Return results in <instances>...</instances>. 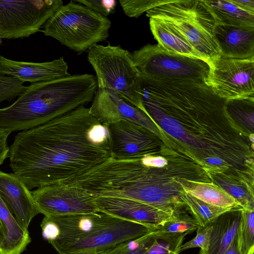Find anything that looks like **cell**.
<instances>
[{"label":"cell","instance_id":"19","mask_svg":"<svg viewBox=\"0 0 254 254\" xmlns=\"http://www.w3.org/2000/svg\"><path fill=\"white\" fill-rule=\"evenodd\" d=\"M46 216L55 222L59 229L58 237L50 243L53 247L78 239L92 230L109 222L114 217L102 212Z\"/></svg>","mask_w":254,"mask_h":254},{"label":"cell","instance_id":"15","mask_svg":"<svg viewBox=\"0 0 254 254\" xmlns=\"http://www.w3.org/2000/svg\"><path fill=\"white\" fill-rule=\"evenodd\" d=\"M95 203L100 212L148 226L154 230L176 215L133 199L114 196H97Z\"/></svg>","mask_w":254,"mask_h":254},{"label":"cell","instance_id":"28","mask_svg":"<svg viewBox=\"0 0 254 254\" xmlns=\"http://www.w3.org/2000/svg\"><path fill=\"white\" fill-rule=\"evenodd\" d=\"M236 236L241 254H254V210L242 208Z\"/></svg>","mask_w":254,"mask_h":254},{"label":"cell","instance_id":"3","mask_svg":"<svg viewBox=\"0 0 254 254\" xmlns=\"http://www.w3.org/2000/svg\"><path fill=\"white\" fill-rule=\"evenodd\" d=\"M64 184L80 187L97 196L129 198L174 212L180 203L177 177L169 164L148 165L144 157L113 158Z\"/></svg>","mask_w":254,"mask_h":254},{"label":"cell","instance_id":"11","mask_svg":"<svg viewBox=\"0 0 254 254\" xmlns=\"http://www.w3.org/2000/svg\"><path fill=\"white\" fill-rule=\"evenodd\" d=\"M206 83L225 100L254 98V57L246 59L219 56L209 63Z\"/></svg>","mask_w":254,"mask_h":254},{"label":"cell","instance_id":"4","mask_svg":"<svg viewBox=\"0 0 254 254\" xmlns=\"http://www.w3.org/2000/svg\"><path fill=\"white\" fill-rule=\"evenodd\" d=\"M97 89L96 76L89 74L31 84L13 103L0 108V128L11 132L43 125L92 101Z\"/></svg>","mask_w":254,"mask_h":254},{"label":"cell","instance_id":"1","mask_svg":"<svg viewBox=\"0 0 254 254\" xmlns=\"http://www.w3.org/2000/svg\"><path fill=\"white\" fill-rule=\"evenodd\" d=\"M226 101L195 79H154L141 97L143 111L159 131L209 174L239 170L250 151Z\"/></svg>","mask_w":254,"mask_h":254},{"label":"cell","instance_id":"39","mask_svg":"<svg viewBox=\"0 0 254 254\" xmlns=\"http://www.w3.org/2000/svg\"><path fill=\"white\" fill-rule=\"evenodd\" d=\"M1 38H0V44L1 43Z\"/></svg>","mask_w":254,"mask_h":254},{"label":"cell","instance_id":"13","mask_svg":"<svg viewBox=\"0 0 254 254\" xmlns=\"http://www.w3.org/2000/svg\"><path fill=\"white\" fill-rule=\"evenodd\" d=\"M106 127L114 159L138 158L161 152L163 146L161 138L142 126L120 121Z\"/></svg>","mask_w":254,"mask_h":254},{"label":"cell","instance_id":"27","mask_svg":"<svg viewBox=\"0 0 254 254\" xmlns=\"http://www.w3.org/2000/svg\"><path fill=\"white\" fill-rule=\"evenodd\" d=\"M225 107L228 115L236 125L240 123L239 128L242 130V126L244 125L243 128L247 130L249 137L254 135V98L226 100Z\"/></svg>","mask_w":254,"mask_h":254},{"label":"cell","instance_id":"6","mask_svg":"<svg viewBox=\"0 0 254 254\" xmlns=\"http://www.w3.org/2000/svg\"><path fill=\"white\" fill-rule=\"evenodd\" d=\"M111 21L88 7L71 0L63 5L44 24L43 32L82 54L106 40Z\"/></svg>","mask_w":254,"mask_h":254},{"label":"cell","instance_id":"29","mask_svg":"<svg viewBox=\"0 0 254 254\" xmlns=\"http://www.w3.org/2000/svg\"><path fill=\"white\" fill-rule=\"evenodd\" d=\"M154 232L155 240L144 254H181V247L187 234H164L155 231Z\"/></svg>","mask_w":254,"mask_h":254},{"label":"cell","instance_id":"35","mask_svg":"<svg viewBox=\"0 0 254 254\" xmlns=\"http://www.w3.org/2000/svg\"><path fill=\"white\" fill-rule=\"evenodd\" d=\"M146 235L120 243L100 254H129L140 246Z\"/></svg>","mask_w":254,"mask_h":254},{"label":"cell","instance_id":"18","mask_svg":"<svg viewBox=\"0 0 254 254\" xmlns=\"http://www.w3.org/2000/svg\"><path fill=\"white\" fill-rule=\"evenodd\" d=\"M213 38L221 57L238 59L254 57V27L216 24Z\"/></svg>","mask_w":254,"mask_h":254},{"label":"cell","instance_id":"31","mask_svg":"<svg viewBox=\"0 0 254 254\" xmlns=\"http://www.w3.org/2000/svg\"><path fill=\"white\" fill-rule=\"evenodd\" d=\"M172 0H120L119 3L125 14L129 17L138 18L143 13Z\"/></svg>","mask_w":254,"mask_h":254},{"label":"cell","instance_id":"2","mask_svg":"<svg viewBox=\"0 0 254 254\" xmlns=\"http://www.w3.org/2000/svg\"><path fill=\"white\" fill-rule=\"evenodd\" d=\"M8 157L13 173L30 190L66 183L112 156L107 127L82 106L18 133Z\"/></svg>","mask_w":254,"mask_h":254},{"label":"cell","instance_id":"5","mask_svg":"<svg viewBox=\"0 0 254 254\" xmlns=\"http://www.w3.org/2000/svg\"><path fill=\"white\" fill-rule=\"evenodd\" d=\"M146 16L175 28L208 63L220 56L213 38L215 20L203 0H172L148 10Z\"/></svg>","mask_w":254,"mask_h":254},{"label":"cell","instance_id":"16","mask_svg":"<svg viewBox=\"0 0 254 254\" xmlns=\"http://www.w3.org/2000/svg\"><path fill=\"white\" fill-rule=\"evenodd\" d=\"M0 197L19 224L28 230L32 219L40 213L24 182L13 173L0 171Z\"/></svg>","mask_w":254,"mask_h":254},{"label":"cell","instance_id":"12","mask_svg":"<svg viewBox=\"0 0 254 254\" xmlns=\"http://www.w3.org/2000/svg\"><path fill=\"white\" fill-rule=\"evenodd\" d=\"M40 213L44 216L89 214L100 212L95 194L77 186L54 184L31 191Z\"/></svg>","mask_w":254,"mask_h":254},{"label":"cell","instance_id":"26","mask_svg":"<svg viewBox=\"0 0 254 254\" xmlns=\"http://www.w3.org/2000/svg\"><path fill=\"white\" fill-rule=\"evenodd\" d=\"M180 196L187 208L202 227L210 225L222 214L234 209L208 204L186 192L183 190L180 191Z\"/></svg>","mask_w":254,"mask_h":254},{"label":"cell","instance_id":"8","mask_svg":"<svg viewBox=\"0 0 254 254\" xmlns=\"http://www.w3.org/2000/svg\"><path fill=\"white\" fill-rule=\"evenodd\" d=\"M132 61L140 74L149 77L202 80L206 82L210 66L206 61L148 44L134 51Z\"/></svg>","mask_w":254,"mask_h":254},{"label":"cell","instance_id":"34","mask_svg":"<svg viewBox=\"0 0 254 254\" xmlns=\"http://www.w3.org/2000/svg\"><path fill=\"white\" fill-rule=\"evenodd\" d=\"M95 12L104 16L116 12L117 1L115 0H73Z\"/></svg>","mask_w":254,"mask_h":254},{"label":"cell","instance_id":"38","mask_svg":"<svg viewBox=\"0 0 254 254\" xmlns=\"http://www.w3.org/2000/svg\"><path fill=\"white\" fill-rule=\"evenodd\" d=\"M223 254H241L239 251L236 236Z\"/></svg>","mask_w":254,"mask_h":254},{"label":"cell","instance_id":"32","mask_svg":"<svg viewBox=\"0 0 254 254\" xmlns=\"http://www.w3.org/2000/svg\"><path fill=\"white\" fill-rule=\"evenodd\" d=\"M27 88L13 77L0 75V103L18 97Z\"/></svg>","mask_w":254,"mask_h":254},{"label":"cell","instance_id":"25","mask_svg":"<svg viewBox=\"0 0 254 254\" xmlns=\"http://www.w3.org/2000/svg\"><path fill=\"white\" fill-rule=\"evenodd\" d=\"M209 176L212 182L233 197L242 208L254 210V181L222 174Z\"/></svg>","mask_w":254,"mask_h":254},{"label":"cell","instance_id":"17","mask_svg":"<svg viewBox=\"0 0 254 254\" xmlns=\"http://www.w3.org/2000/svg\"><path fill=\"white\" fill-rule=\"evenodd\" d=\"M68 66L63 57L51 62H19L0 55V75L16 78L31 84L47 81L70 75Z\"/></svg>","mask_w":254,"mask_h":254},{"label":"cell","instance_id":"10","mask_svg":"<svg viewBox=\"0 0 254 254\" xmlns=\"http://www.w3.org/2000/svg\"><path fill=\"white\" fill-rule=\"evenodd\" d=\"M154 231L143 224L116 217L80 237L53 247L59 254H100L124 241L142 237Z\"/></svg>","mask_w":254,"mask_h":254},{"label":"cell","instance_id":"23","mask_svg":"<svg viewBox=\"0 0 254 254\" xmlns=\"http://www.w3.org/2000/svg\"><path fill=\"white\" fill-rule=\"evenodd\" d=\"M180 184L184 191L208 204L224 208H242L233 197L212 182L183 179Z\"/></svg>","mask_w":254,"mask_h":254},{"label":"cell","instance_id":"37","mask_svg":"<svg viewBox=\"0 0 254 254\" xmlns=\"http://www.w3.org/2000/svg\"><path fill=\"white\" fill-rule=\"evenodd\" d=\"M232 1L240 8L254 14V0H231Z\"/></svg>","mask_w":254,"mask_h":254},{"label":"cell","instance_id":"9","mask_svg":"<svg viewBox=\"0 0 254 254\" xmlns=\"http://www.w3.org/2000/svg\"><path fill=\"white\" fill-rule=\"evenodd\" d=\"M64 4L61 0H0V38H27Z\"/></svg>","mask_w":254,"mask_h":254},{"label":"cell","instance_id":"30","mask_svg":"<svg viewBox=\"0 0 254 254\" xmlns=\"http://www.w3.org/2000/svg\"><path fill=\"white\" fill-rule=\"evenodd\" d=\"M200 226L197 220L188 215L186 211L176 218L166 222L154 231L159 233L174 234L185 233L191 234Z\"/></svg>","mask_w":254,"mask_h":254},{"label":"cell","instance_id":"7","mask_svg":"<svg viewBox=\"0 0 254 254\" xmlns=\"http://www.w3.org/2000/svg\"><path fill=\"white\" fill-rule=\"evenodd\" d=\"M88 61L96 74L98 88L116 92L126 100L141 109L135 93L140 75L132 61V53L120 46L95 44L88 50Z\"/></svg>","mask_w":254,"mask_h":254},{"label":"cell","instance_id":"36","mask_svg":"<svg viewBox=\"0 0 254 254\" xmlns=\"http://www.w3.org/2000/svg\"><path fill=\"white\" fill-rule=\"evenodd\" d=\"M10 133V131L0 128V166L8 157L9 147L7 144V138Z\"/></svg>","mask_w":254,"mask_h":254},{"label":"cell","instance_id":"20","mask_svg":"<svg viewBox=\"0 0 254 254\" xmlns=\"http://www.w3.org/2000/svg\"><path fill=\"white\" fill-rule=\"evenodd\" d=\"M31 241L28 230L19 224L0 197V254H21Z\"/></svg>","mask_w":254,"mask_h":254},{"label":"cell","instance_id":"22","mask_svg":"<svg viewBox=\"0 0 254 254\" xmlns=\"http://www.w3.org/2000/svg\"><path fill=\"white\" fill-rule=\"evenodd\" d=\"M149 25L158 44L165 49L177 54L204 60L189 41L170 24L151 17Z\"/></svg>","mask_w":254,"mask_h":254},{"label":"cell","instance_id":"24","mask_svg":"<svg viewBox=\"0 0 254 254\" xmlns=\"http://www.w3.org/2000/svg\"><path fill=\"white\" fill-rule=\"evenodd\" d=\"M203 1L213 15L215 24L254 27V14L240 8L231 0Z\"/></svg>","mask_w":254,"mask_h":254},{"label":"cell","instance_id":"14","mask_svg":"<svg viewBox=\"0 0 254 254\" xmlns=\"http://www.w3.org/2000/svg\"><path fill=\"white\" fill-rule=\"evenodd\" d=\"M89 109L90 114L106 127L126 121L146 127L163 140L158 128L147 114L114 90L98 88Z\"/></svg>","mask_w":254,"mask_h":254},{"label":"cell","instance_id":"33","mask_svg":"<svg viewBox=\"0 0 254 254\" xmlns=\"http://www.w3.org/2000/svg\"><path fill=\"white\" fill-rule=\"evenodd\" d=\"M211 230L212 226L211 225L206 227L201 226L198 227L196 230V236L191 240L183 244L181 247L180 252L195 248H200L199 252H206L208 249Z\"/></svg>","mask_w":254,"mask_h":254},{"label":"cell","instance_id":"21","mask_svg":"<svg viewBox=\"0 0 254 254\" xmlns=\"http://www.w3.org/2000/svg\"><path fill=\"white\" fill-rule=\"evenodd\" d=\"M242 208L234 209L221 215L210 225L212 230L206 252L199 254H223L234 239L241 217Z\"/></svg>","mask_w":254,"mask_h":254}]
</instances>
